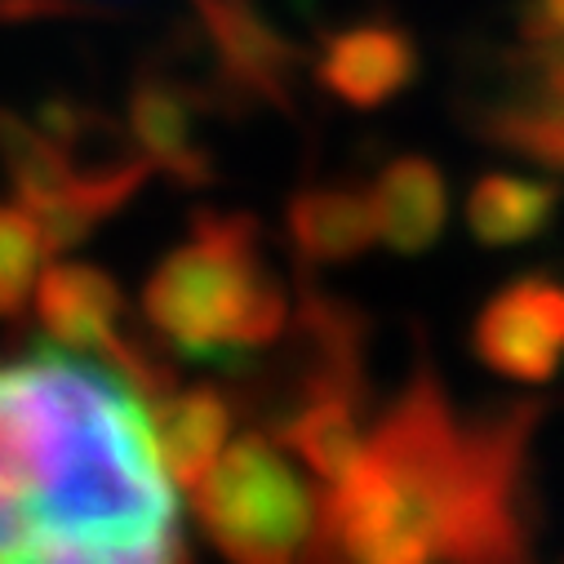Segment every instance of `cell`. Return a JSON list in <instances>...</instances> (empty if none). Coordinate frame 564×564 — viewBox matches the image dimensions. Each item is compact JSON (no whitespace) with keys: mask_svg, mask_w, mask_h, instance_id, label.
Listing matches in <instances>:
<instances>
[{"mask_svg":"<svg viewBox=\"0 0 564 564\" xmlns=\"http://www.w3.org/2000/svg\"><path fill=\"white\" fill-rule=\"evenodd\" d=\"M0 564H192L152 409L116 369L0 365Z\"/></svg>","mask_w":564,"mask_h":564,"instance_id":"1","label":"cell"},{"mask_svg":"<svg viewBox=\"0 0 564 564\" xmlns=\"http://www.w3.org/2000/svg\"><path fill=\"white\" fill-rule=\"evenodd\" d=\"M485 111L502 148L564 178V0H502Z\"/></svg>","mask_w":564,"mask_h":564,"instance_id":"5","label":"cell"},{"mask_svg":"<svg viewBox=\"0 0 564 564\" xmlns=\"http://www.w3.org/2000/svg\"><path fill=\"white\" fill-rule=\"evenodd\" d=\"M369 209L343 192H307L290 214V236L307 262H347L369 245Z\"/></svg>","mask_w":564,"mask_h":564,"instance_id":"8","label":"cell"},{"mask_svg":"<svg viewBox=\"0 0 564 564\" xmlns=\"http://www.w3.org/2000/svg\"><path fill=\"white\" fill-rule=\"evenodd\" d=\"M480 356L516 378H533L551 365V351L564 343V299L551 290L502 294L480 321Z\"/></svg>","mask_w":564,"mask_h":564,"instance_id":"7","label":"cell"},{"mask_svg":"<svg viewBox=\"0 0 564 564\" xmlns=\"http://www.w3.org/2000/svg\"><path fill=\"white\" fill-rule=\"evenodd\" d=\"M338 564H529V413H463L417 365L325 489Z\"/></svg>","mask_w":564,"mask_h":564,"instance_id":"2","label":"cell"},{"mask_svg":"<svg viewBox=\"0 0 564 564\" xmlns=\"http://www.w3.org/2000/svg\"><path fill=\"white\" fill-rule=\"evenodd\" d=\"M148 329L178 356L223 360L275 343L290 329V299L258 249L249 218H196L143 285Z\"/></svg>","mask_w":564,"mask_h":564,"instance_id":"3","label":"cell"},{"mask_svg":"<svg viewBox=\"0 0 564 564\" xmlns=\"http://www.w3.org/2000/svg\"><path fill=\"white\" fill-rule=\"evenodd\" d=\"M192 502L227 564H338L325 538V485L275 436L231 441Z\"/></svg>","mask_w":564,"mask_h":564,"instance_id":"4","label":"cell"},{"mask_svg":"<svg viewBox=\"0 0 564 564\" xmlns=\"http://www.w3.org/2000/svg\"><path fill=\"white\" fill-rule=\"evenodd\" d=\"M45 253H50V240L36 214L0 205V321L23 316V307L36 299Z\"/></svg>","mask_w":564,"mask_h":564,"instance_id":"9","label":"cell"},{"mask_svg":"<svg viewBox=\"0 0 564 564\" xmlns=\"http://www.w3.org/2000/svg\"><path fill=\"white\" fill-rule=\"evenodd\" d=\"M148 409H152V432H156V449L170 480L196 494L231 441L236 404L218 387L200 382V387H174Z\"/></svg>","mask_w":564,"mask_h":564,"instance_id":"6","label":"cell"},{"mask_svg":"<svg viewBox=\"0 0 564 564\" xmlns=\"http://www.w3.org/2000/svg\"><path fill=\"white\" fill-rule=\"evenodd\" d=\"M200 6H205V0H200Z\"/></svg>","mask_w":564,"mask_h":564,"instance_id":"11","label":"cell"},{"mask_svg":"<svg viewBox=\"0 0 564 564\" xmlns=\"http://www.w3.org/2000/svg\"><path fill=\"white\" fill-rule=\"evenodd\" d=\"M378 223L382 236L400 249L427 245V236L441 223V187L422 165H404L387 178L382 200H378Z\"/></svg>","mask_w":564,"mask_h":564,"instance_id":"10","label":"cell"}]
</instances>
